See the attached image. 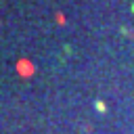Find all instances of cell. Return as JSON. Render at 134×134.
<instances>
[{"instance_id":"obj_1","label":"cell","mask_w":134,"mask_h":134,"mask_svg":"<svg viewBox=\"0 0 134 134\" xmlns=\"http://www.w3.org/2000/svg\"><path fill=\"white\" fill-rule=\"evenodd\" d=\"M132 13H134V4H132Z\"/></svg>"}]
</instances>
